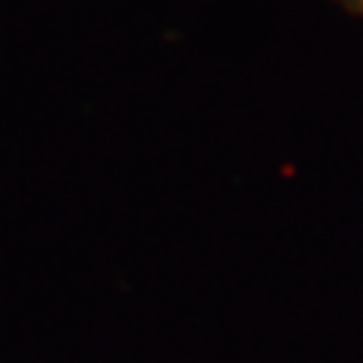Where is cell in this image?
Masks as SVG:
<instances>
[{
	"label": "cell",
	"mask_w": 363,
	"mask_h": 363,
	"mask_svg": "<svg viewBox=\"0 0 363 363\" xmlns=\"http://www.w3.org/2000/svg\"><path fill=\"white\" fill-rule=\"evenodd\" d=\"M357 4H360V9H363V0H357Z\"/></svg>",
	"instance_id": "cell-1"
}]
</instances>
